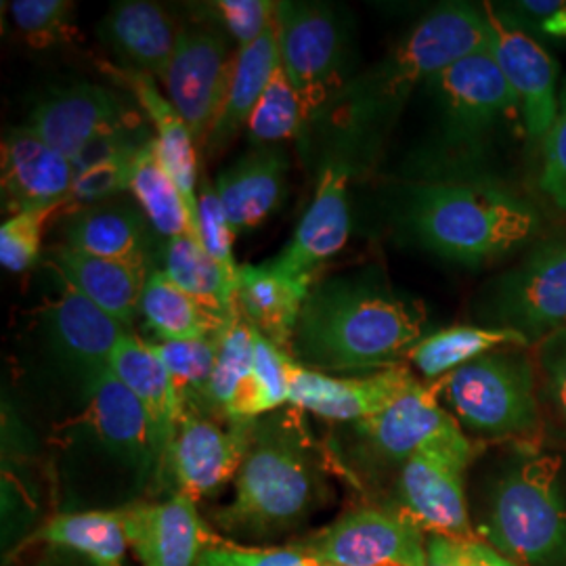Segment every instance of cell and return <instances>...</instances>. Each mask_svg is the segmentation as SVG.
Here are the masks:
<instances>
[{"instance_id":"1","label":"cell","mask_w":566,"mask_h":566,"mask_svg":"<svg viewBox=\"0 0 566 566\" xmlns=\"http://www.w3.org/2000/svg\"><path fill=\"white\" fill-rule=\"evenodd\" d=\"M424 304L399 294L367 266L313 283L290 346L296 364L332 376L395 367L424 338Z\"/></svg>"},{"instance_id":"2","label":"cell","mask_w":566,"mask_h":566,"mask_svg":"<svg viewBox=\"0 0 566 566\" xmlns=\"http://www.w3.org/2000/svg\"><path fill=\"white\" fill-rule=\"evenodd\" d=\"M397 227L428 254L483 269L542 240L539 208L504 177L403 179Z\"/></svg>"},{"instance_id":"3","label":"cell","mask_w":566,"mask_h":566,"mask_svg":"<svg viewBox=\"0 0 566 566\" xmlns=\"http://www.w3.org/2000/svg\"><path fill=\"white\" fill-rule=\"evenodd\" d=\"M428 130L405 164L403 179L502 177L507 151L525 145L516 95L491 53L453 63L420 91Z\"/></svg>"},{"instance_id":"4","label":"cell","mask_w":566,"mask_h":566,"mask_svg":"<svg viewBox=\"0 0 566 566\" xmlns=\"http://www.w3.org/2000/svg\"><path fill=\"white\" fill-rule=\"evenodd\" d=\"M329 502L324 451L287 405L252 420L229 504L212 514L227 537L271 544L306 525Z\"/></svg>"},{"instance_id":"5","label":"cell","mask_w":566,"mask_h":566,"mask_svg":"<svg viewBox=\"0 0 566 566\" xmlns=\"http://www.w3.org/2000/svg\"><path fill=\"white\" fill-rule=\"evenodd\" d=\"M489 51L485 4L446 2L416 21L388 53L344 86L324 118H332L353 156L376 145L428 82L453 63Z\"/></svg>"},{"instance_id":"6","label":"cell","mask_w":566,"mask_h":566,"mask_svg":"<svg viewBox=\"0 0 566 566\" xmlns=\"http://www.w3.org/2000/svg\"><path fill=\"white\" fill-rule=\"evenodd\" d=\"M479 539L518 566L566 560V497L563 460L533 446H518L489 476Z\"/></svg>"},{"instance_id":"7","label":"cell","mask_w":566,"mask_h":566,"mask_svg":"<svg viewBox=\"0 0 566 566\" xmlns=\"http://www.w3.org/2000/svg\"><path fill=\"white\" fill-rule=\"evenodd\" d=\"M70 465H93V476L114 481L118 506L137 504L149 483H158V462L149 422L135 395L103 369L82 392L81 413L65 426Z\"/></svg>"},{"instance_id":"8","label":"cell","mask_w":566,"mask_h":566,"mask_svg":"<svg viewBox=\"0 0 566 566\" xmlns=\"http://www.w3.org/2000/svg\"><path fill=\"white\" fill-rule=\"evenodd\" d=\"M432 386L447 411L472 437L528 446L544 428L533 346L495 348Z\"/></svg>"},{"instance_id":"9","label":"cell","mask_w":566,"mask_h":566,"mask_svg":"<svg viewBox=\"0 0 566 566\" xmlns=\"http://www.w3.org/2000/svg\"><path fill=\"white\" fill-rule=\"evenodd\" d=\"M472 315L486 327L523 334L531 346L566 325V235L533 243L518 263L486 282Z\"/></svg>"},{"instance_id":"10","label":"cell","mask_w":566,"mask_h":566,"mask_svg":"<svg viewBox=\"0 0 566 566\" xmlns=\"http://www.w3.org/2000/svg\"><path fill=\"white\" fill-rule=\"evenodd\" d=\"M147 124L137 103L95 82H74L49 93L25 122L74 168L112 147L149 137L154 130Z\"/></svg>"},{"instance_id":"11","label":"cell","mask_w":566,"mask_h":566,"mask_svg":"<svg viewBox=\"0 0 566 566\" xmlns=\"http://www.w3.org/2000/svg\"><path fill=\"white\" fill-rule=\"evenodd\" d=\"M282 67L298 93L308 124L322 120L348 76V34L338 11L322 2H290L277 7Z\"/></svg>"},{"instance_id":"12","label":"cell","mask_w":566,"mask_h":566,"mask_svg":"<svg viewBox=\"0 0 566 566\" xmlns=\"http://www.w3.org/2000/svg\"><path fill=\"white\" fill-rule=\"evenodd\" d=\"M476 446L462 428L416 451L397 479V507L428 535L476 537L465 497V472Z\"/></svg>"},{"instance_id":"13","label":"cell","mask_w":566,"mask_h":566,"mask_svg":"<svg viewBox=\"0 0 566 566\" xmlns=\"http://www.w3.org/2000/svg\"><path fill=\"white\" fill-rule=\"evenodd\" d=\"M485 9L489 53L521 105L526 156L537 160L560 109L563 86L558 84V63L516 13L489 2H485Z\"/></svg>"},{"instance_id":"14","label":"cell","mask_w":566,"mask_h":566,"mask_svg":"<svg viewBox=\"0 0 566 566\" xmlns=\"http://www.w3.org/2000/svg\"><path fill=\"white\" fill-rule=\"evenodd\" d=\"M426 544L428 533L399 507H357L292 546L319 566H426Z\"/></svg>"},{"instance_id":"15","label":"cell","mask_w":566,"mask_h":566,"mask_svg":"<svg viewBox=\"0 0 566 566\" xmlns=\"http://www.w3.org/2000/svg\"><path fill=\"white\" fill-rule=\"evenodd\" d=\"M353 160L350 149L340 145L336 156L322 164L313 200L292 240L277 256L266 261L271 269L292 280L317 282L327 261L343 250L353 227L348 191Z\"/></svg>"},{"instance_id":"16","label":"cell","mask_w":566,"mask_h":566,"mask_svg":"<svg viewBox=\"0 0 566 566\" xmlns=\"http://www.w3.org/2000/svg\"><path fill=\"white\" fill-rule=\"evenodd\" d=\"M233 61L235 53L229 51L221 30L187 25L160 78L166 97L177 107L202 151L223 109Z\"/></svg>"},{"instance_id":"17","label":"cell","mask_w":566,"mask_h":566,"mask_svg":"<svg viewBox=\"0 0 566 566\" xmlns=\"http://www.w3.org/2000/svg\"><path fill=\"white\" fill-rule=\"evenodd\" d=\"M348 426L353 455L369 470H401L430 441L460 424L441 403L434 386L416 382L376 416Z\"/></svg>"},{"instance_id":"18","label":"cell","mask_w":566,"mask_h":566,"mask_svg":"<svg viewBox=\"0 0 566 566\" xmlns=\"http://www.w3.org/2000/svg\"><path fill=\"white\" fill-rule=\"evenodd\" d=\"M252 420L229 422L185 409L170 451L168 479L193 502L212 497L235 481L250 443Z\"/></svg>"},{"instance_id":"19","label":"cell","mask_w":566,"mask_h":566,"mask_svg":"<svg viewBox=\"0 0 566 566\" xmlns=\"http://www.w3.org/2000/svg\"><path fill=\"white\" fill-rule=\"evenodd\" d=\"M416 382L405 365L364 376H332L292 359L290 405L329 422L353 424L380 413Z\"/></svg>"},{"instance_id":"20","label":"cell","mask_w":566,"mask_h":566,"mask_svg":"<svg viewBox=\"0 0 566 566\" xmlns=\"http://www.w3.org/2000/svg\"><path fill=\"white\" fill-rule=\"evenodd\" d=\"M60 283V298L42 311L44 329L55 359L76 376L84 392L86 385L109 367L112 353L128 329L82 296L76 287L63 280Z\"/></svg>"},{"instance_id":"21","label":"cell","mask_w":566,"mask_h":566,"mask_svg":"<svg viewBox=\"0 0 566 566\" xmlns=\"http://www.w3.org/2000/svg\"><path fill=\"white\" fill-rule=\"evenodd\" d=\"M128 547L143 566H196L212 537L198 502L172 493L164 502H137L118 507Z\"/></svg>"},{"instance_id":"22","label":"cell","mask_w":566,"mask_h":566,"mask_svg":"<svg viewBox=\"0 0 566 566\" xmlns=\"http://www.w3.org/2000/svg\"><path fill=\"white\" fill-rule=\"evenodd\" d=\"M109 367L142 405L156 451L158 483L168 481L170 451L185 413L179 388L149 343L135 336L130 329L122 334L112 353Z\"/></svg>"},{"instance_id":"23","label":"cell","mask_w":566,"mask_h":566,"mask_svg":"<svg viewBox=\"0 0 566 566\" xmlns=\"http://www.w3.org/2000/svg\"><path fill=\"white\" fill-rule=\"evenodd\" d=\"M0 168L2 210L9 217L41 206H67L76 179L74 164L25 124L2 139Z\"/></svg>"},{"instance_id":"24","label":"cell","mask_w":566,"mask_h":566,"mask_svg":"<svg viewBox=\"0 0 566 566\" xmlns=\"http://www.w3.org/2000/svg\"><path fill=\"white\" fill-rule=\"evenodd\" d=\"M103 72L118 82L122 88H126L133 97V102L139 105L145 118L154 130L156 147L160 154L166 170L170 172L172 181L177 182L181 191L182 200L189 208L193 233L198 235V189H200V147L193 139L191 130L177 112V107L160 93L156 78L149 74H143L137 70H128L122 65L105 63Z\"/></svg>"},{"instance_id":"25","label":"cell","mask_w":566,"mask_h":566,"mask_svg":"<svg viewBox=\"0 0 566 566\" xmlns=\"http://www.w3.org/2000/svg\"><path fill=\"white\" fill-rule=\"evenodd\" d=\"M63 235L65 245L109 261L149 269L163 263L166 242L137 203L107 200L72 210Z\"/></svg>"},{"instance_id":"26","label":"cell","mask_w":566,"mask_h":566,"mask_svg":"<svg viewBox=\"0 0 566 566\" xmlns=\"http://www.w3.org/2000/svg\"><path fill=\"white\" fill-rule=\"evenodd\" d=\"M287 170L290 158L282 145L250 147L240 160L221 170L214 189L235 238L259 229L282 206Z\"/></svg>"},{"instance_id":"27","label":"cell","mask_w":566,"mask_h":566,"mask_svg":"<svg viewBox=\"0 0 566 566\" xmlns=\"http://www.w3.org/2000/svg\"><path fill=\"white\" fill-rule=\"evenodd\" d=\"M181 30L160 4L149 0L116 2L99 23V36L122 67L154 78H163Z\"/></svg>"},{"instance_id":"28","label":"cell","mask_w":566,"mask_h":566,"mask_svg":"<svg viewBox=\"0 0 566 566\" xmlns=\"http://www.w3.org/2000/svg\"><path fill=\"white\" fill-rule=\"evenodd\" d=\"M49 263L60 280L76 287L122 327H130L142 315L143 290L154 269L102 259L65 243L53 250Z\"/></svg>"},{"instance_id":"29","label":"cell","mask_w":566,"mask_h":566,"mask_svg":"<svg viewBox=\"0 0 566 566\" xmlns=\"http://www.w3.org/2000/svg\"><path fill=\"white\" fill-rule=\"evenodd\" d=\"M280 65V18L275 15L259 41L235 51L223 109L208 135L203 154H221L240 135V130L248 126L256 103L261 102L266 84Z\"/></svg>"},{"instance_id":"30","label":"cell","mask_w":566,"mask_h":566,"mask_svg":"<svg viewBox=\"0 0 566 566\" xmlns=\"http://www.w3.org/2000/svg\"><path fill=\"white\" fill-rule=\"evenodd\" d=\"M313 283L285 277L269 263L242 264L238 308L261 336L290 353Z\"/></svg>"},{"instance_id":"31","label":"cell","mask_w":566,"mask_h":566,"mask_svg":"<svg viewBox=\"0 0 566 566\" xmlns=\"http://www.w3.org/2000/svg\"><path fill=\"white\" fill-rule=\"evenodd\" d=\"M142 317L156 334L158 343L196 340L221 332L227 317L217 315L206 304L187 294L163 269H154L145 283Z\"/></svg>"},{"instance_id":"32","label":"cell","mask_w":566,"mask_h":566,"mask_svg":"<svg viewBox=\"0 0 566 566\" xmlns=\"http://www.w3.org/2000/svg\"><path fill=\"white\" fill-rule=\"evenodd\" d=\"M25 544L78 552L97 566H122L128 547L118 510H76L49 518Z\"/></svg>"},{"instance_id":"33","label":"cell","mask_w":566,"mask_h":566,"mask_svg":"<svg viewBox=\"0 0 566 566\" xmlns=\"http://www.w3.org/2000/svg\"><path fill=\"white\" fill-rule=\"evenodd\" d=\"M502 346H531V343L514 329L486 325H451L439 332L426 334L424 338L409 350L407 361L413 365L426 380L437 382L453 369Z\"/></svg>"},{"instance_id":"34","label":"cell","mask_w":566,"mask_h":566,"mask_svg":"<svg viewBox=\"0 0 566 566\" xmlns=\"http://www.w3.org/2000/svg\"><path fill=\"white\" fill-rule=\"evenodd\" d=\"M256 329L243 319L238 304L229 313L217 346V364L210 380L208 407L210 418L221 422H233L243 395L252 380L256 359Z\"/></svg>"},{"instance_id":"35","label":"cell","mask_w":566,"mask_h":566,"mask_svg":"<svg viewBox=\"0 0 566 566\" xmlns=\"http://www.w3.org/2000/svg\"><path fill=\"white\" fill-rule=\"evenodd\" d=\"M160 269L187 294L221 317H229L238 304L240 277L227 273L191 233L164 243Z\"/></svg>"},{"instance_id":"36","label":"cell","mask_w":566,"mask_h":566,"mask_svg":"<svg viewBox=\"0 0 566 566\" xmlns=\"http://www.w3.org/2000/svg\"><path fill=\"white\" fill-rule=\"evenodd\" d=\"M128 193L135 198L147 221L158 231L164 242L179 238L185 233H193V223L189 208L182 200L177 182L172 181L166 170L156 139L145 143L133 168Z\"/></svg>"},{"instance_id":"37","label":"cell","mask_w":566,"mask_h":566,"mask_svg":"<svg viewBox=\"0 0 566 566\" xmlns=\"http://www.w3.org/2000/svg\"><path fill=\"white\" fill-rule=\"evenodd\" d=\"M149 346L179 388L185 409H193L203 416H210L208 395L217 364L219 334L196 340L149 343Z\"/></svg>"},{"instance_id":"38","label":"cell","mask_w":566,"mask_h":566,"mask_svg":"<svg viewBox=\"0 0 566 566\" xmlns=\"http://www.w3.org/2000/svg\"><path fill=\"white\" fill-rule=\"evenodd\" d=\"M304 126H308V118L303 102L280 65L248 120V139L252 147L280 145L298 137Z\"/></svg>"},{"instance_id":"39","label":"cell","mask_w":566,"mask_h":566,"mask_svg":"<svg viewBox=\"0 0 566 566\" xmlns=\"http://www.w3.org/2000/svg\"><path fill=\"white\" fill-rule=\"evenodd\" d=\"M290 353L256 334V359L248 390L233 422L256 420L290 405Z\"/></svg>"},{"instance_id":"40","label":"cell","mask_w":566,"mask_h":566,"mask_svg":"<svg viewBox=\"0 0 566 566\" xmlns=\"http://www.w3.org/2000/svg\"><path fill=\"white\" fill-rule=\"evenodd\" d=\"M151 142V139H149ZM145 145L122 149L112 156H105L97 163L88 164L76 170L74 187L67 200L70 210H78L84 206L107 202L130 189V177L135 160Z\"/></svg>"},{"instance_id":"41","label":"cell","mask_w":566,"mask_h":566,"mask_svg":"<svg viewBox=\"0 0 566 566\" xmlns=\"http://www.w3.org/2000/svg\"><path fill=\"white\" fill-rule=\"evenodd\" d=\"M76 7L70 0H13L9 13L21 39L32 49H51L74 34L72 15Z\"/></svg>"},{"instance_id":"42","label":"cell","mask_w":566,"mask_h":566,"mask_svg":"<svg viewBox=\"0 0 566 566\" xmlns=\"http://www.w3.org/2000/svg\"><path fill=\"white\" fill-rule=\"evenodd\" d=\"M61 206H41L30 208L18 214H11L0 224V264L11 273L30 271L41 261L42 233L49 219L61 210Z\"/></svg>"},{"instance_id":"43","label":"cell","mask_w":566,"mask_h":566,"mask_svg":"<svg viewBox=\"0 0 566 566\" xmlns=\"http://www.w3.org/2000/svg\"><path fill=\"white\" fill-rule=\"evenodd\" d=\"M539 397L554 422L566 432V325L533 344Z\"/></svg>"},{"instance_id":"44","label":"cell","mask_w":566,"mask_h":566,"mask_svg":"<svg viewBox=\"0 0 566 566\" xmlns=\"http://www.w3.org/2000/svg\"><path fill=\"white\" fill-rule=\"evenodd\" d=\"M198 235L206 252L223 266L227 273L240 277V266L233 254L235 233L227 221L223 203L208 177L200 179L198 189Z\"/></svg>"},{"instance_id":"45","label":"cell","mask_w":566,"mask_h":566,"mask_svg":"<svg viewBox=\"0 0 566 566\" xmlns=\"http://www.w3.org/2000/svg\"><path fill=\"white\" fill-rule=\"evenodd\" d=\"M280 2L273 0H217L206 4V13L212 15L238 49L259 41L277 15Z\"/></svg>"},{"instance_id":"46","label":"cell","mask_w":566,"mask_h":566,"mask_svg":"<svg viewBox=\"0 0 566 566\" xmlns=\"http://www.w3.org/2000/svg\"><path fill=\"white\" fill-rule=\"evenodd\" d=\"M537 189L566 217V84L560 91V109L546 142L537 154Z\"/></svg>"},{"instance_id":"47","label":"cell","mask_w":566,"mask_h":566,"mask_svg":"<svg viewBox=\"0 0 566 566\" xmlns=\"http://www.w3.org/2000/svg\"><path fill=\"white\" fill-rule=\"evenodd\" d=\"M426 566H518L479 537L428 535Z\"/></svg>"},{"instance_id":"48","label":"cell","mask_w":566,"mask_h":566,"mask_svg":"<svg viewBox=\"0 0 566 566\" xmlns=\"http://www.w3.org/2000/svg\"><path fill=\"white\" fill-rule=\"evenodd\" d=\"M196 566H319L301 549L287 547H240L212 544Z\"/></svg>"},{"instance_id":"49","label":"cell","mask_w":566,"mask_h":566,"mask_svg":"<svg viewBox=\"0 0 566 566\" xmlns=\"http://www.w3.org/2000/svg\"><path fill=\"white\" fill-rule=\"evenodd\" d=\"M514 13L525 21L533 23L542 34L556 41H566V4L558 0L549 2H516Z\"/></svg>"},{"instance_id":"50","label":"cell","mask_w":566,"mask_h":566,"mask_svg":"<svg viewBox=\"0 0 566 566\" xmlns=\"http://www.w3.org/2000/svg\"><path fill=\"white\" fill-rule=\"evenodd\" d=\"M28 566H97L84 558L78 552L57 546H42V552L34 563Z\"/></svg>"},{"instance_id":"51","label":"cell","mask_w":566,"mask_h":566,"mask_svg":"<svg viewBox=\"0 0 566 566\" xmlns=\"http://www.w3.org/2000/svg\"><path fill=\"white\" fill-rule=\"evenodd\" d=\"M322 566H332V565H322Z\"/></svg>"}]
</instances>
